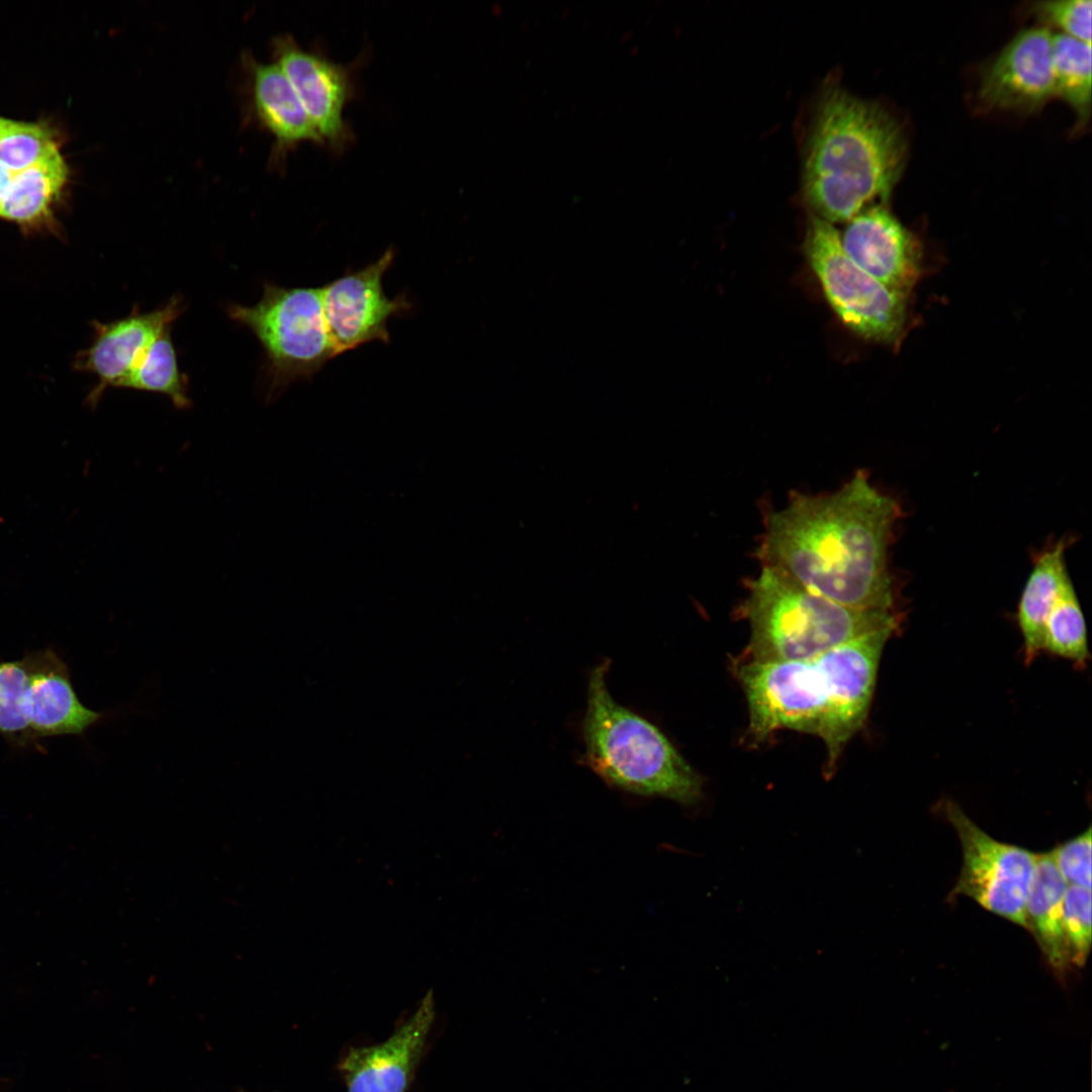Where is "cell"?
I'll return each instance as SVG.
<instances>
[{"mask_svg": "<svg viewBox=\"0 0 1092 1092\" xmlns=\"http://www.w3.org/2000/svg\"><path fill=\"white\" fill-rule=\"evenodd\" d=\"M393 259L389 248L374 262L322 286L324 316L337 356L371 342L389 343L388 321L411 309L404 294L390 298L384 291L383 277Z\"/></svg>", "mask_w": 1092, "mask_h": 1092, "instance_id": "9", "label": "cell"}, {"mask_svg": "<svg viewBox=\"0 0 1092 1092\" xmlns=\"http://www.w3.org/2000/svg\"><path fill=\"white\" fill-rule=\"evenodd\" d=\"M229 315L260 342L268 363L270 393L309 379L337 356L323 309L321 287L264 285L254 305L232 304Z\"/></svg>", "mask_w": 1092, "mask_h": 1092, "instance_id": "6", "label": "cell"}, {"mask_svg": "<svg viewBox=\"0 0 1092 1092\" xmlns=\"http://www.w3.org/2000/svg\"><path fill=\"white\" fill-rule=\"evenodd\" d=\"M1049 852L1068 886L1091 890V827Z\"/></svg>", "mask_w": 1092, "mask_h": 1092, "instance_id": "27", "label": "cell"}, {"mask_svg": "<svg viewBox=\"0 0 1092 1092\" xmlns=\"http://www.w3.org/2000/svg\"><path fill=\"white\" fill-rule=\"evenodd\" d=\"M750 628L741 659L788 661L816 656L871 632L899 627L893 610L849 608L761 565L741 607Z\"/></svg>", "mask_w": 1092, "mask_h": 1092, "instance_id": "5", "label": "cell"}, {"mask_svg": "<svg viewBox=\"0 0 1092 1092\" xmlns=\"http://www.w3.org/2000/svg\"><path fill=\"white\" fill-rule=\"evenodd\" d=\"M900 507L862 471L825 494L794 493L765 518L761 565L837 604L893 610L888 554Z\"/></svg>", "mask_w": 1092, "mask_h": 1092, "instance_id": "1", "label": "cell"}, {"mask_svg": "<svg viewBox=\"0 0 1092 1092\" xmlns=\"http://www.w3.org/2000/svg\"><path fill=\"white\" fill-rule=\"evenodd\" d=\"M1043 650L1080 667H1084L1089 659L1086 622L1070 576L1062 585L1045 621Z\"/></svg>", "mask_w": 1092, "mask_h": 1092, "instance_id": "22", "label": "cell"}, {"mask_svg": "<svg viewBox=\"0 0 1092 1092\" xmlns=\"http://www.w3.org/2000/svg\"><path fill=\"white\" fill-rule=\"evenodd\" d=\"M1091 43L1053 33L1055 96L1064 99L1082 123L1089 120L1091 113Z\"/></svg>", "mask_w": 1092, "mask_h": 1092, "instance_id": "20", "label": "cell"}, {"mask_svg": "<svg viewBox=\"0 0 1092 1092\" xmlns=\"http://www.w3.org/2000/svg\"><path fill=\"white\" fill-rule=\"evenodd\" d=\"M1063 926L1071 965L1083 967L1091 949V890L1068 886L1063 902Z\"/></svg>", "mask_w": 1092, "mask_h": 1092, "instance_id": "24", "label": "cell"}, {"mask_svg": "<svg viewBox=\"0 0 1092 1092\" xmlns=\"http://www.w3.org/2000/svg\"><path fill=\"white\" fill-rule=\"evenodd\" d=\"M10 119L0 117V130L8 123Z\"/></svg>", "mask_w": 1092, "mask_h": 1092, "instance_id": "29", "label": "cell"}, {"mask_svg": "<svg viewBox=\"0 0 1092 1092\" xmlns=\"http://www.w3.org/2000/svg\"><path fill=\"white\" fill-rule=\"evenodd\" d=\"M23 715L28 731L38 736L83 734L107 717L80 702L66 666L50 652L30 660Z\"/></svg>", "mask_w": 1092, "mask_h": 1092, "instance_id": "15", "label": "cell"}, {"mask_svg": "<svg viewBox=\"0 0 1092 1092\" xmlns=\"http://www.w3.org/2000/svg\"><path fill=\"white\" fill-rule=\"evenodd\" d=\"M58 150L46 124L9 120L0 130V162L12 173L37 164Z\"/></svg>", "mask_w": 1092, "mask_h": 1092, "instance_id": "23", "label": "cell"}, {"mask_svg": "<svg viewBox=\"0 0 1092 1092\" xmlns=\"http://www.w3.org/2000/svg\"><path fill=\"white\" fill-rule=\"evenodd\" d=\"M1053 33L1038 25L1017 32L981 74L978 98L987 108L1034 112L1055 96Z\"/></svg>", "mask_w": 1092, "mask_h": 1092, "instance_id": "11", "label": "cell"}, {"mask_svg": "<svg viewBox=\"0 0 1092 1092\" xmlns=\"http://www.w3.org/2000/svg\"><path fill=\"white\" fill-rule=\"evenodd\" d=\"M430 991L414 1014L381 1043L352 1048L340 1065L348 1092H405L435 1019Z\"/></svg>", "mask_w": 1092, "mask_h": 1092, "instance_id": "13", "label": "cell"}, {"mask_svg": "<svg viewBox=\"0 0 1092 1092\" xmlns=\"http://www.w3.org/2000/svg\"><path fill=\"white\" fill-rule=\"evenodd\" d=\"M30 660L0 663V732L15 735L28 731L23 715V697Z\"/></svg>", "mask_w": 1092, "mask_h": 1092, "instance_id": "25", "label": "cell"}, {"mask_svg": "<svg viewBox=\"0 0 1092 1092\" xmlns=\"http://www.w3.org/2000/svg\"><path fill=\"white\" fill-rule=\"evenodd\" d=\"M897 119L882 105L838 86L822 92L805 150L802 189L811 214L846 222L886 202L906 162Z\"/></svg>", "mask_w": 1092, "mask_h": 1092, "instance_id": "3", "label": "cell"}, {"mask_svg": "<svg viewBox=\"0 0 1092 1092\" xmlns=\"http://www.w3.org/2000/svg\"><path fill=\"white\" fill-rule=\"evenodd\" d=\"M171 328L159 335L142 353L122 388L158 392L167 395L177 408L191 405L185 376L180 372Z\"/></svg>", "mask_w": 1092, "mask_h": 1092, "instance_id": "21", "label": "cell"}, {"mask_svg": "<svg viewBox=\"0 0 1092 1092\" xmlns=\"http://www.w3.org/2000/svg\"><path fill=\"white\" fill-rule=\"evenodd\" d=\"M68 177V165L59 150L37 164L13 173L0 202V217L24 226L48 221Z\"/></svg>", "mask_w": 1092, "mask_h": 1092, "instance_id": "19", "label": "cell"}, {"mask_svg": "<svg viewBox=\"0 0 1092 1092\" xmlns=\"http://www.w3.org/2000/svg\"><path fill=\"white\" fill-rule=\"evenodd\" d=\"M13 173L0 162V202L10 185Z\"/></svg>", "mask_w": 1092, "mask_h": 1092, "instance_id": "28", "label": "cell"}, {"mask_svg": "<svg viewBox=\"0 0 1092 1092\" xmlns=\"http://www.w3.org/2000/svg\"><path fill=\"white\" fill-rule=\"evenodd\" d=\"M838 232L847 257L887 287L906 295L920 273L921 252L914 236L884 203L873 204Z\"/></svg>", "mask_w": 1092, "mask_h": 1092, "instance_id": "12", "label": "cell"}, {"mask_svg": "<svg viewBox=\"0 0 1092 1092\" xmlns=\"http://www.w3.org/2000/svg\"><path fill=\"white\" fill-rule=\"evenodd\" d=\"M181 299L173 297L164 306L149 312L134 309L120 320L96 325V337L83 355L82 365L95 374L99 384L91 396L95 401L104 388L121 387L145 349L181 314Z\"/></svg>", "mask_w": 1092, "mask_h": 1092, "instance_id": "14", "label": "cell"}, {"mask_svg": "<svg viewBox=\"0 0 1092 1092\" xmlns=\"http://www.w3.org/2000/svg\"><path fill=\"white\" fill-rule=\"evenodd\" d=\"M250 78L251 103L259 123L274 138L273 158L282 164L288 152L302 143L325 144L290 81L274 62L244 57Z\"/></svg>", "mask_w": 1092, "mask_h": 1092, "instance_id": "16", "label": "cell"}, {"mask_svg": "<svg viewBox=\"0 0 1092 1092\" xmlns=\"http://www.w3.org/2000/svg\"><path fill=\"white\" fill-rule=\"evenodd\" d=\"M1066 548L1067 542L1061 540L1036 556L1022 589L1017 623L1026 664L1031 663L1042 651L1045 621L1062 585L1070 576L1065 562Z\"/></svg>", "mask_w": 1092, "mask_h": 1092, "instance_id": "18", "label": "cell"}, {"mask_svg": "<svg viewBox=\"0 0 1092 1092\" xmlns=\"http://www.w3.org/2000/svg\"><path fill=\"white\" fill-rule=\"evenodd\" d=\"M880 629L816 656L758 662L739 659L736 676L748 706V735L765 740L781 729L819 737L832 774L848 741L863 727L888 640Z\"/></svg>", "mask_w": 1092, "mask_h": 1092, "instance_id": "2", "label": "cell"}, {"mask_svg": "<svg viewBox=\"0 0 1092 1092\" xmlns=\"http://www.w3.org/2000/svg\"><path fill=\"white\" fill-rule=\"evenodd\" d=\"M274 62L290 81L322 136L325 148L344 152L355 140L344 110L356 96V62L338 64L314 50L303 49L290 34L272 41Z\"/></svg>", "mask_w": 1092, "mask_h": 1092, "instance_id": "10", "label": "cell"}, {"mask_svg": "<svg viewBox=\"0 0 1092 1092\" xmlns=\"http://www.w3.org/2000/svg\"><path fill=\"white\" fill-rule=\"evenodd\" d=\"M610 665L606 658L589 674L583 762L625 792L696 804L703 794L701 776L656 725L614 700L607 686Z\"/></svg>", "mask_w": 1092, "mask_h": 1092, "instance_id": "4", "label": "cell"}, {"mask_svg": "<svg viewBox=\"0 0 1092 1092\" xmlns=\"http://www.w3.org/2000/svg\"><path fill=\"white\" fill-rule=\"evenodd\" d=\"M803 250L828 304L845 327L878 343L899 340L906 322V295L853 263L833 224L811 214Z\"/></svg>", "mask_w": 1092, "mask_h": 1092, "instance_id": "7", "label": "cell"}, {"mask_svg": "<svg viewBox=\"0 0 1092 1092\" xmlns=\"http://www.w3.org/2000/svg\"><path fill=\"white\" fill-rule=\"evenodd\" d=\"M939 808L959 836L963 863L950 898L966 896L1026 929L1025 905L1037 853L1001 842L982 830L953 801Z\"/></svg>", "mask_w": 1092, "mask_h": 1092, "instance_id": "8", "label": "cell"}, {"mask_svg": "<svg viewBox=\"0 0 1092 1092\" xmlns=\"http://www.w3.org/2000/svg\"><path fill=\"white\" fill-rule=\"evenodd\" d=\"M1067 887L1050 852L1037 853L1025 905L1026 929L1032 933L1046 963L1060 977L1072 966L1063 926V902Z\"/></svg>", "mask_w": 1092, "mask_h": 1092, "instance_id": "17", "label": "cell"}, {"mask_svg": "<svg viewBox=\"0 0 1092 1092\" xmlns=\"http://www.w3.org/2000/svg\"><path fill=\"white\" fill-rule=\"evenodd\" d=\"M1091 0L1039 1L1031 7L1042 26L1058 27L1060 33L1088 43H1091Z\"/></svg>", "mask_w": 1092, "mask_h": 1092, "instance_id": "26", "label": "cell"}]
</instances>
